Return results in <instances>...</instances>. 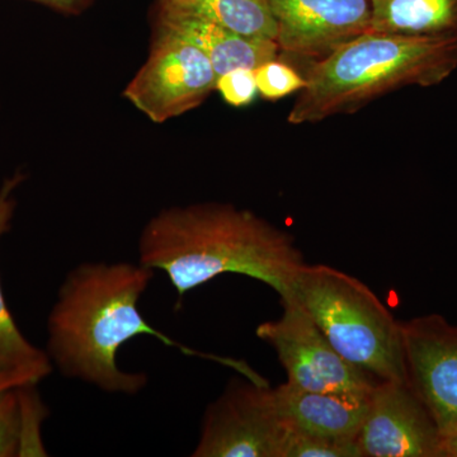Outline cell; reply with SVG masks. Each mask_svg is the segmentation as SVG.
<instances>
[{
  "mask_svg": "<svg viewBox=\"0 0 457 457\" xmlns=\"http://www.w3.org/2000/svg\"><path fill=\"white\" fill-rule=\"evenodd\" d=\"M216 90L230 106H248L254 101L258 93L254 71L239 68L219 75L216 79Z\"/></svg>",
  "mask_w": 457,
  "mask_h": 457,
  "instance_id": "cell-19",
  "label": "cell"
},
{
  "mask_svg": "<svg viewBox=\"0 0 457 457\" xmlns=\"http://www.w3.org/2000/svg\"><path fill=\"white\" fill-rule=\"evenodd\" d=\"M287 425L263 378H233L204 409L194 457H282Z\"/></svg>",
  "mask_w": 457,
  "mask_h": 457,
  "instance_id": "cell-5",
  "label": "cell"
},
{
  "mask_svg": "<svg viewBox=\"0 0 457 457\" xmlns=\"http://www.w3.org/2000/svg\"><path fill=\"white\" fill-rule=\"evenodd\" d=\"M137 253L141 264L167 275L179 299L227 273L263 282L285 299L306 263L290 233L221 203L161 210L141 230Z\"/></svg>",
  "mask_w": 457,
  "mask_h": 457,
  "instance_id": "cell-2",
  "label": "cell"
},
{
  "mask_svg": "<svg viewBox=\"0 0 457 457\" xmlns=\"http://www.w3.org/2000/svg\"><path fill=\"white\" fill-rule=\"evenodd\" d=\"M281 303V317L260 324L255 335L275 350L287 383L308 392L368 400L378 380L343 359L299 303L290 297Z\"/></svg>",
  "mask_w": 457,
  "mask_h": 457,
  "instance_id": "cell-6",
  "label": "cell"
},
{
  "mask_svg": "<svg viewBox=\"0 0 457 457\" xmlns=\"http://www.w3.org/2000/svg\"><path fill=\"white\" fill-rule=\"evenodd\" d=\"M46 378L35 370L12 368L0 362V394L26 384H38Z\"/></svg>",
  "mask_w": 457,
  "mask_h": 457,
  "instance_id": "cell-21",
  "label": "cell"
},
{
  "mask_svg": "<svg viewBox=\"0 0 457 457\" xmlns=\"http://www.w3.org/2000/svg\"><path fill=\"white\" fill-rule=\"evenodd\" d=\"M154 276L140 262H86L69 270L47 318L46 353L54 368L104 393L137 395L149 378L120 368L117 352L135 337L153 336L187 356L239 369L242 362L191 350L147 323L139 302Z\"/></svg>",
  "mask_w": 457,
  "mask_h": 457,
  "instance_id": "cell-1",
  "label": "cell"
},
{
  "mask_svg": "<svg viewBox=\"0 0 457 457\" xmlns=\"http://www.w3.org/2000/svg\"><path fill=\"white\" fill-rule=\"evenodd\" d=\"M20 403L17 387L0 394V457L18 456Z\"/></svg>",
  "mask_w": 457,
  "mask_h": 457,
  "instance_id": "cell-20",
  "label": "cell"
},
{
  "mask_svg": "<svg viewBox=\"0 0 457 457\" xmlns=\"http://www.w3.org/2000/svg\"><path fill=\"white\" fill-rule=\"evenodd\" d=\"M278 26L276 44L315 62L370 31V0H267Z\"/></svg>",
  "mask_w": 457,
  "mask_h": 457,
  "instance_id": "cell-10",
  "label": "cell"
},
{
  "mask_svg": "<svg viewBox=\"0 0 457 457\" xmlns=\"http://www.w3.org/2000/svg\"><path fill=\"white\" fill-rule=\"evenodd\" d=\"M37 384L17 387L20 403V447L18 457L49 456L42 441V425L49 416V409L36 389Z\"/></svg>",
  "mask_w": 457,
  "mask_h": 457,
  "instance_id": "cell-16",
  "label": "cell"
},
{
  "mask_svg": "<svg viewBox=\"0 0 457 457\" xmlns=\"http://www.w3.org/2000/svg\"><path fill=\"white\" fill-rule=\"evenodd\" d=\"M254 77L258 93L270 101L300 92L305 87V77L278 57L254 69Z\"/></svg>",
  "mask_w": 457,
  "mask_h": 457,
  "instance_id": "cell-17",
  "label": "cell"
},
{
  "mask_svg": "<svg viewBox=\"0 0 457 457\" xmlns=\"http://www.w3.org/2000/svg\"><path fill=\"white\" fill-rule=\"evenodd\" d=\"M153 29L179 36L196 46L212 62L218 77L234 69L254 71L264 62L276 59L279 51L276 41L245 37L213 23L174 16L158 9H154Z\"/></svg>",
  "mask_w": 457,
  "mask_h": 457,
  "instance_id": "cell-12",
  "label": "cell"
},
{
  "mask_svg": "<svg viewBox=\"0 0 457 457\" xmlns=\"http://www.w3.org/2000/svg\"><path fill=\"white\" fill-rule=\"evenodd\" d=\"M279 414L297 431L338 442H356L368 400L308 392L288 383L273 389Z\"/></svg>",
  "mask_w": 457,
  "mask_h": 457,
  "instance_id": "cell-11",
  "label": "cell"
},
{
  "mask_svg": "<svg viewBox=\"0 0 457 457\" xmlns=\"http://www.w3.org/2000/svg\"><path fill=\"white\" fill-rule=\"evenodd\" d=\"M287 297L302 306L343 359L376 380L407 383L400 321L361 279L328 264L305 263Z\"/></svg>",
  "mask_w": 457,
  "mask_h": 457,
  "instance_id": "cell-4",
  "label": "cell"
},
{
  "mask_svg": "<svg viewBox=\"0 0 457 457\" xmlns=\"http://www.w3.org/2000/svg\"><path fill=\"white\" fill-rule=\"evenodd\" d=\"M154 9L213 23L245 37L276 41L278 36L267 0H158Z\"/></svg>",
  "mask_w": 457,
  "mask_h": 457,
  "instance_id": "cell-14",
  "label": "cell"
},
{
  "mask_svg": "<svg viewBox=\"0 0 457 457\" xmlns=\"http://www.w3.org/2000/svg\"><path fill=\"white\" fill-rule=\"evenodd\" d=\"M370 31L457 41V0H370Z\"/></svg>",
  "mask_w": 457,
  "mask_h": 457,
  "instance_id": "cell-13",
  "label": "cell"
},
{
  "mask_svg": "<svg viewBox=\"0 0 457 457\" xmlns=\"http://www.w3.org/2000/svg\"><path fill=\"white\" fill-rule=\"evenodd\" d=\"M445 457H457V420L442 435Z\"/></svg>",
  "mask_w": 457,
  "mask_h": 457,
  "instance_id": "cell-23",
  "label": "cell"
},
{
  "mask_svg": "<svg viewBox=\"0 0 457 457\" xmlns=\"http://www.w3.org/2000/svg\"><path fill=\"white\" fill-rule=\"evenodd\" d=\"M356 444L361 457H445L437 423L400 381L376 384Z\"/></svg>",
  "mask_w": 457,
  "mask_h": 457,
  "instance_id": "cell-8",
  "label": "cell"
},
{
  "mask_svg": "<svg viewBox=\"0 0 457 457\" xmlns=\"http://www.w3.org/2000/svg\"><path fill=\"white\" fill-rule=\"evenodd\" d=\"M282 457H361V453L356 442L324 440L287 425Z\"/></svg>",
  "mask_w": 457,
  "mask_h": 457,
  "instance_id": "cell-18",
  "label": "cell"
},
{
  "mask_svg": "<svg viewBox=\"0 0 457 457\" xmlns=\"http://www.w3.org/2000/svg\"><path fill=\"white\" fill-rule=\"evenodd\" d=\"M407 383L442 435L457 420V326L440 314L400 321Z\"/></svg>",
  "mask_w": 457,
  "mask_h": 457,
  "instance_id": "cell-9",
  "label": "cell"
},
{
  "mask_svg": "<svg viewBox=\"0 0 457 457\" xmlns=\"http://www.w3.org/2000/svg\"><path fill=\"white\" fill-rule=\"evenodd\" d=\"M25 179L22 173L4 179L0 186V237L11 227L12 218L16 210L14 191ZM0 362L12 368L29 369L49 376L53 371V362L46 351L38 350L21 333L16 321L9 312L2 284H0Z\"/></svg>",
  "mask_w": 457,
  "mask_h": 457,
  "instance_id": "cell-15",
  "label": "cell"
},
{
  "mask_svg": "<svg viewBox=\"0 0 457 457\" xmlns=\"http://www.w3.org/2000/svg\"><path fill=\"white\" fill-rule=\"evenodd\" d=\"M216 79L196 46L153 29L149 55L122 95L150 121L164 123L201 106L216 90Z\"/></svg>",
  "mask_w": 457,
  "mask_h": 457,
  "instance_id": "cell-7",
  "label": "cell"
},
{
  "mask_svg": "<svg viewBox=\"0 0 457 457\" xmlns=\"http://www.w3.org/2000/svg\"><path fill=\"white\" fill-rule=\"evenodd\" d=\"M54 9L66 16H79L90 7L93 0H27Z\"/></svg>",
  "mask_w": 457,
  "mask_h": 457,
  "instance_id": "cell-22",
  "label": "cell"
},
{
  "mask_svg": "<svg viewBox=\"0 0 457 457\" xmlns=\"http://www.w3.org/2000/svg\"><path fill=\"white\" fill-rule=\"evenodd\" d=\"M457 69V41L369 31L312 62L288 112L291 125L352 114L405 87L438 86Z\"/></svg>",
  "mask_w": 457,
  "mask_h": 457,
  "instance_id": "cell-3",
  "label": "cell"
}]
</instances>
